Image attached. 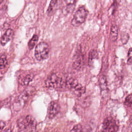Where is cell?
<instances>
[{
	"label": "cell",
	"mask_w": 132,
	"mask_h": 132,
	"mask_svg": "<svg viewBox=\"0 0 132 132\" xmlns=\"http://www.w3.org/2000/svg\"><path fill=\"white\" fill-rule=\"evenodd\" d=\"M17 124L20 130L32 131L37 126V121L31 116L27 115L25 117H21L18 120Z\"/></svg>",
	"instance_id": "6da1fadb"
},
{
	"label": "cell",
	"mask_w": 132,
	"mask_h": 132,
	"mask_svg": "<svg viewBox=\"0 0 132 132\" xmlns=\"http://www.w3.org/2000/svg\"><path fill=\"white\" fill-rule=\"evenodd\" d=\"M34 92V89L29 87L22 92L17 97L14 103V108L16 110H20L25 105L29 97Z\"/></svg>",
	"instance_id": "7a4b0ae2"
},
{
	"label": "cell",
	"mask_w": 132,
	"mask_h": 132,
	"mask_svg": "<svg viewBox=\"0 0 132 132\" xmlns=\"http://www.w3.org/2000/svg\"><path fill=\"white\" fill-rule=\"evenodd\" d=\"M49 46L46 42H41L38 43L35 48V56L37 60L41 61L47 58L49 55Z\"/></svg>",
	"instance_id": "3957f363"
},
{
	"label": "cell",
	"mask_w": 132,
	"mask_h": 132,
	"mask_svg": "<svg viewBox=\"0 0 132 132\" xmlns=\"http://www.w3.org/2000/svg\"><path fill=\"white\" fill-rule=\"evenodd\" d=\"M88 11L84 7L79 8L75 12L71 21V24L74 26H78L83 23L87 16Z\"/></svg>",
	"instance_id": "277c9868"
},
{
	"label": "cell",
	"mask_w": 132,
	"mask_h": 132,
	"mask_svg": "<svg viewBox=\"0 0 132 132\" xmlns=\"http://www.w3.org/2000/svg\"><path fill=\"white\" fill-rule=\"evenodd\" d=\"M62 79L56 74H52L45 81L46 86L49 88H57L62 86Z\"/></svg>",
	"instance_id": "5b68a950"
},
{
	"label": "cell",
	"mask_w": 132,
	"mask_h": 132,
	"mask_svg": "<svg viewBox=\"0 0 132 132\" xmlns=\"http://www.w3.org/2000/svg\"><path fill=\"white\" fill-rule=\"evenodd\" d=\"M60 110V105L57 101H52L47 108V116L50 119L54 118Z\"/></svg>",
	"instance_id": "8992f818"
},
{
	"label": "cell",
	"mask_w": 132,
	"mask_h": 132,
	"mask_svg": "<svg viewBox=\"0 0 132 132\" xmlns=\"http://www.w3.org/2000/svg\"><path fill=\"white\" fill-rule=\"evenodd\" d=\"M103 129L104 132H116L117 125L116 122L112 118H106L103 123Z\"/></svg>",
	"instance_id": "52a82bcc"
},
{
	"label": "cell",
	"mask_w": 132,
	"mask_h": 132,
	"mask_svg": "<svg viewBox=\"0 0 132 132\" xmlns=\"http://www.w3.org/2000/svg\"><path fill=\"white\" fill-rule=\"evenodd\" d=\"M83 64V56L80 51H78L74 56L73 60V69L78 70H79Z\"/></svg>",
	"instance_id": "ba28073f"
},
{
	"label": "cell",
	"mask_w": 132,
	"mask_h": 132,
	"mask_svg": "<svg viewBox=\"0 0 132 132\" xmlns=\"http://www.w3.org/2000/svg\"><path fill=\"white\" fill-rule=\"evenodd\" d=\"M61 3V0H51L46 11L48 15H52L59 8Z\"/></svg>",
	"instance_id": "9c48e42d"
},
{
	"label": "cell",
	"mask_w": 132,
	"mask_h": 132,
	"mask_svg": "<svg viewBox=\"0 0 132 132\" xmlns=\"http://www.w3.org/2000/svg\"><path fill=\"white\" fill-rule=\"evenodd\" d=\"M13 34L14 31L12 29L10 28L8 29L1 39L0 42L1 45L3 46L6 45L11 39L13 36Z\"/></svg>",
	"instance_id": "30bf717a"
},
{
	"label": "cell",
	"mask_w": 132,
	"mask_h": 132,
	"mask_svg": "<svg viewBox=\"0 0 132 132\" xmlns=\"http://www.w3.org/2000/svg\"><path fill=\"white\" fill-rule=\"evenodd\" d=\"M79 83L77 79L72 77L68 78L65 80L66 87L71 90H72Z\"/></svg>",
	"instance_id": "8fae6325"
},
{
	"label": "cell",
	"mask_w": 132,
	"mask_h": 132,
	"mask_svg": "<svg viewBox=\"0 0 132 132\" xmlns=\"http://www.w3.org/2000/svg\"><path fill=\"white\" fill-rule=\"evenodd\" d=\"M118 27L116 25H113L110 29V37L112 41L114 42L118 39Z\"/></svg>",
	"instance_id": "7c38bea8"
},
{
	"label": "cell",
	"mask_w": 132,
	"mask_h": 132,
	"mask_svg": "<svg viewBox=\"0 0 132 132\" xmlns=\"http://www.w3.org/2000/svg\"><path fill=\"white\" fill-rule=\"evenodd\" d=\"M72 91L74 92L75 94H76L77 96H80L82 94H84L86 91V89L85 87L82 86L81 84H78L73 90Z\"/></svg>",
	"instance_id": "4fadbf2b"
},
{
	"label": "cell",
	"mask_w": 132,
	"mask_h": 132,
	"mask_svg": "<svg viewBox=\"0 0 132 132\" xmlns=\"http://www.w3.org/2000/svg\"><path fill=\"white\" fill-rule=\"evenodd\" d=\"M33 78H34L33 74L30 73V74H27L22 79L21 81V84L23 86H27L32 81Z\"/></svg>",
	"instance_id": "5bb4252c"
},
{
	"label": "cell",
	"mask_w": 132,
	"mask_h": 132,
	"mask_svg": "<svg viewBox=\"0 0 132 132\" xmlns=\"http://www.w3.org/2000/svg\"><path fill=\"white\" fill-rule=\"evenodd\" d=\"M38 40V37L37 35H34L31 39L29 40L28 43V47L29 50H32L35 46L36 45L37 41Z\"/></svg>",
	"instance_id": "9a60e30c"
},
{
	"label": "cell",
	"mask_w": 132,
	"mask_h": 132,
	"mask_svg": "<svg viewBox=\"0 0 132 132\" xmlns=\"http://www.w3.org/2000/svg\"><path fill=\"white\" fill-rule=\"evenodd\" d=\"M100 87L102 91L106 90L107 89V80L105 76H102L100 79Z\"/></svg>",
	"instance_id": "2e32d148"
},
{
	"label": "cell",
	"mask_w": 132,
	"mask_h": 132,
	"mask_svg": "<svg viewBox=\"0 0 132 132\" xmlns=\"http://www.w3.org/2000/svg\"><path fill=\"white\" fill-rule=\"evenodd\" d=\"M75 7V5H67L62 9V12L64 15H67L73 12Z\"/></svg>",
	"instance_id": "e0dca14e"
},
{
	"label": "cell",
	"mask_w": 132,
	"mask_h": 132,
	"mask_svg": "<svg viewBox=\"0 0 132 132\" xmlns=\"http://www.w3.org/2000/svg\"><path fill=\"white\" fill-rule=\"evenodd\" d=\"M98 56V53L95 50H91L89 54V63L90 64V63L92 62V61L97 58Z\"/></svg>",
	"instance_id": "ac0fdd59"
},
{
	"label": "cell",
	"mask_w": 132,
	"mask_h": 132,
	"mask_svg": "<svg viewBox=\"0 0 132 132\" xmlns=\"http://www.w3.org/2000/svg\"><path fill=\"white\" fill-rule=\"evenodd\" d=\"M7 63L6 56L3 54H0V69H4Z\"/></svg>",
	"instance_id": "d6986e66"
},
{
	"label": "cell",
	"mask_w": 132,
	"mask_h": 132,
	"mask_svg": "<svg viewBox=\"0 0 132 132\" xmlns=\"http://www.w3.org/2000/svg\"><path fill=\"white\" fill-rule=\"evenodd\" d=\"M124 104L126 106H127L128 107H131V105H132V96H131V94H129L126 97Z\"/></svg>",
	"instance_id": "ffe728a7"
},
{
	"label": "cell",
	"mask_w": 132,
	"mask_h": 132,
	"mask_svg": "<svg viewBox=\"0 0 132 132\" xmlns=\"http://www.w3.org/2000/svg\"><path fill=\"white\" fill-rule=\"evenodd\" d=\"M129 36L128 34L125 33V32L123 33L121 35V41H122V43L123 44H126L127 41L129 40Z\"/></svg>",
	"instance_id": "44dd1931"
},
{
	"label": "cell",
	"mask_w": 132,
	"mask_h": 132,
	"mask_svg": "<svg viewBox=\"0 0 132 132\" xmlns=\"http://www.w3.org/2000/svg\"><path fill=\"white\" fill-rule=\"evenodd\" d=\"M70 132H82V127L80 124H78L75 125Z\"/></svg>",
	"instance_id": "7402d4cb"
},
{
	"label": "cell",
	"mask_w": 132,
	"mask_h": 132,
	"mask_svg": "<svg viewBox=\"0 0 132 132\" xmlns=\"http://www.w3.org/2000/svg\"><path fill=\"white\" fill-rule=\"evenodd\" d=\"M131 61H132V58H131V48H130L128 50V53H127V62L128 64H131Z\"/></svg>",
	"instance_id": "603a6c76"
},
{
	"label": "cell",
	"mask_w": 132,
	"mask_h": 132,
	"mask_svg": "<svg viewBox=\"0 0 132 132\" xmlns=\"http://www.w3.org/2000/svg\"><path fill=\"white\" fill-rule=\"evenodd\" d=\"M67 5H73L74 4L75 0H64Z\"/></svg>",
	"instance_id": "cb8c5ba5"
},
{
	"label": "cell",
	"mask_w": 132,
	"mask_h": 132,
	"mask_svg": "<svg viewBox=\"0 0 132 132\" xmlns=\"http://www.w3.org/2000/svg\"><path fill=\"white\" fill-rule=\"evenodd\" d=\"M5 125H6V123L4 121H0V130L3 129L5 126Z\"/></svg>",
	"instance_id": "d4e9b609"
},
{
	"label": "cell",
	"mask_w": 132,
	"mask_h": 132,
	"mask_svg": "<svg viewBox=\"0 0 132 132\" xmlns=\"http://www.w3.org/2000/svg\"><path fill=\"white\" fill-rule=\"evenodd\" d=\"M11 129L10 128H7L5 129L4 130H3L2 132H11Z\"/></svg>",
	"instance_id": "484cf974"
},
{
	"label": "cell",
	"mask_w": 132,
	"mask_h": 132,
	"mask_svg": "<svg viewBox=\"0 0 132 132\" xmlns=\"http://www.w3.org/2000/svg\"><path fill=\"white\" fill-rule=\"evenodd\" d=\"M3 1V0H0V4L2 3V2Z\"/></svg>",
	"instance_id": "4316f807"
},
{
	"label": "cell",
	"mask_w": 132,
	"mask_h": 132,
	"mask_svg": "<svg viewBox=\"0 0 132 132\" xmlns=\"http://www.w3.org/2000/svg\"><path fill=\"white\" fill-rule=\"evenodd\" d=\"M1 106H2V104H1V101H0V108H1Z\"/></svg>",
	"instance_id": "83f0119b"
}]
</instances>
